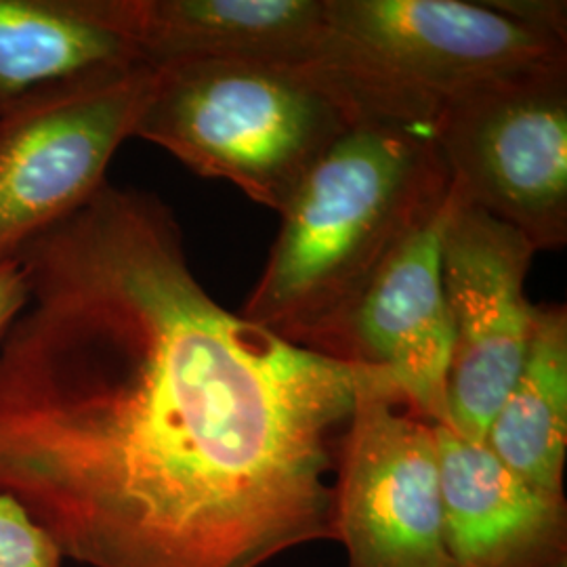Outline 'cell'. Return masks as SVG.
I'll use <instances>...</instances> for the list:
<instances>
[{
  "mask_svg": "<svg viewBox=\"0 0 567 567\" xmlns=\"http://www.w3.org/2000/svg\"><path fill=\"white\" fill-rule=\"evenodd\" d=\"M0 494L91 567H261L334 538L362 365L217 303L156 196L103 183L23 244Z\"/></svg>",
  "mask_w": 567,
  "mask_h": 567,
  "instance_id": "6da1fadb",
  "label": "cell"
},
{
  "mask_svg": "<svg viewBox=\"0 0 567 567\" xmlns=\"http://www.w3.org/2000/svg\"><path fill=\"white\" fill-rule=\"evenodd\" d=\"M447 192L450 173L429 128L355 122L284 206L244 320L332 358L365 288Z\"/></svg>",
  "mask_w": 567,
  "mask_h": 567,
  "instance_id": "7a4b0ae2",
  "label": "cell"
},
{
  "mask_svg": "<svg viewBox=\"0 0 567 567\" xmlns=\"http://www.w3.org/2000/svg\"><path fill=\"white\" fill-rule=\"evenodd\" d=\"M567 60V37L505 2L324 0L309 61L358 121L429 128L482 82Z\"/></svg>",
  "mask_w": 567,
  "mask_h": 567,
  "instance_id": "3957f363",
  "label": "cell"
},
{
  "mask_svg": "<svg viewBox=\"0 0 567 567\" xmlns=\"http://www.w3.org/2000/svg\"><path fill=\"white\" fill-rule=\"evenodd\" d=\"M154 70L133 137L278 213L332 143L360 122L309 61H192Z\"/></svg>",
  "mask_w": 567,
  "mask_h": 567,
  "instance_id": "277c9868",
  "label": "cell"
},
{
  "mask_svg": "<svg viewBox=\"0 0 567 567\" xmlns=\"http://www.w3.org/2000/svg\"><path fill=\"white\" fill-rule=\"evenodd\" d=\"M463 198L515 227L534 250L567 243V60L482 82L431 126Z\"/></svg>",
  "mask_w": 567,
  "mask_h": 567,
  "instance_id": "5b68a950",
  "label": "cell"
},
{
  "mask_svg": "<svg viewBox=\"0 0 567 567\" xmlns=\"http://www.w3.org/2000/svg\"><path fill=\"white\" fill-rule=\"evenodd\" d=\"M334 538L349 567H454L435 425L377 368L362 365L339 454Z\"/></svg>",
  "mask_w": 567,
  "mask_h": 567,
  "instance_id": "8992f818",
  "label": "cell"
},
{
  "mask_svg": "<svg viewBox=\"0 0 567 567\" xmlns=\"http://www.w3.org/2000/svg\"><path fill=\"white\" fill-rule=\"evenodd\" d=\"M534 246L511 225L463 198L450 182L442 229V282L454 328L447 377L450 429L486 444L534 332L526 297Z\"/></svg>",
  "mask_w": 567,
  "mask_h": 567,
  "instance_id": "52a82bcc",
  "label": "cell"
},
{
  "mask_svg": "<svg viewBox=\"0 0 567 567\" xmlns=\"http://www.w3.org/2000/svg\"><path fill=\"white\" fill-rule=\"evenodd\" d=\"M156 70L140 63L0 121V259L89 203L135 135Z\"/></svg>",
  "mask_w": 567,
  "mask_h": 567,
  "instance_id": "ba28073f",
  "label": "cell"
},
{
  "mask_svg": "<svg viewBox=\"0 0 567 567\" xmlns=\"http://www.w3.org/2000/svg\"><path fill=\"white\" fill-rule=\"evenodd\" d=\"M446 203L389 257L344 322L334 360L377 368L423 419L450 426L454 328L442 282Z\"/></svg>",
  "mask_w": 567,
  "mask_h": 567,
  "instance_id": "9c48e42d",
  "label": "cell"
},
{
  "mask_svg": "<svg viewBox=\"0 0 567 567\" xmlns=\"http://www.w3.org/2000/svg\"><path fill=\"white\" fill-rule=\"evenodd\" d=\"M447 555L454 567H567L566 498L547 496L486 444L435 425Z\"/></svg>",
  "mask_w": 567,
  "mask_h": 567,
  "instance_id": "30bf717a",
  "label": "cell"
},
{
  "mask_svg": "<svg viewBox=\"0 0 567 567\" xmlns=\"http://www.w3.org/2000/svg\"><path fill=\"white\" fill-rule=\"evenodd\" d=\"M140 63L114 0H0V121Z\"/></svg>",
  "mask_w": 567,
  "mask_h": 567,
  "instance_id": "8fae6325",
  "label": "cell"
},
{
  "mask_svg": "<svg viewBox=\"0 0 567 567\" xmlns=\"http://www.w3.org/2000/svg\"><path fill=\"white\" fill-rule=\"evenodd\" d=\"M143 63L305 61L320 37L324 0H114Z\"/></svg>",
  "mask_w": 567,
  "mask_h": 567,
  "instance_id": "7c38bea8",
  "label": "cell"
},
{
  "mask_svg": "<svg viewBox=\"0 0 567 567\" xmlns=\"http://www.w3.org/2000/svg\"><path fill=\"white\" fill-rule=\"evenodd\" d=\"M489 452L527 486L564 496L567 454V311L538 307L534 332L505 402L487 429Z\"/></svg>",
  "mask_w": 567,
  "mask_h": 567,
  "instance_id": "4fadbf2b",
  "label": "cell"
},
{
  "mask_svg": "<svg viewBox=\"0 0 567 567\" xmlns=\"http://www.w3.org/2000/svg\"><path fill=\"white\" fill-rule=\"evenodd\" d=\"M58 545L11 496L0 494V567H61Z\"/></svg>",
  "mask_w": 567,
  "mask_h": 567,
  "instance_id": "5bb4252c",
  "label": "cell"
},
{
  "mask_svg": "<svg viewBox=\"0 0 567 567\" xmlns=\"http://www.w3.org/2000/svg\"><path fill=\"white\" fill-rule=\"evenodd\" d=\"M28 301V274L20 257L0 259V332L9 328Z\"/></svg>",
  "mask_w": 567,
  "mask_h": 567,
  "instance_id": "9a60e30c",
  "label": "cell"
}]
</instances>
